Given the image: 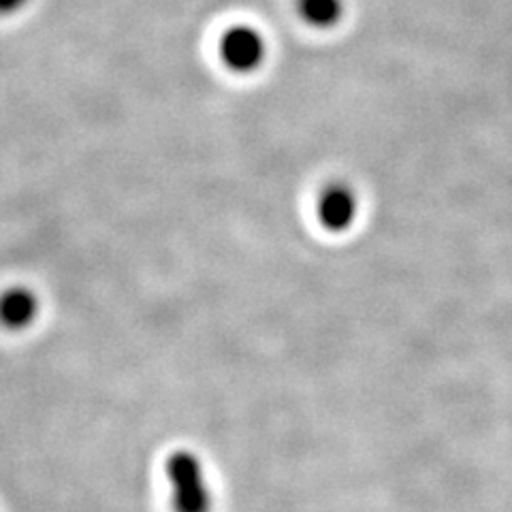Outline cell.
I'll list each match as a JSON object with an SVG mask.
<instances>
[{"label":"cell","mask_w":512,"mask_h":512,"mask_svg":"<svg viewBox=\"0 0 512 512\" xmlns=\"http://www.w3.org/2000/svg\"><path fill=\"white\" fill-rule=\"evenodd\" d=\"M173 512H212V489L201 461L190 451H175L165 463Z\"/></svg>","instance_id":"obj_1"},{"label":"cell","mask_w":512,"mask_h":512,"mask_svg":"<svg viewBox=\"0 0 512 512\" xmlns=\"http://www.w3.org/2000/svg\"><path fill=\"white\" fill-rule=\"evenodd\" d=\"M220 58L235 73H252L267 56L263 35L252 26H231L220 39Z\"/></svg>","instance_id":"obj_2"},{"label":"cell","mask_w":512,"mask_h":512,"mask_svg":"<svg viewBox=\"0 0 512 512\" xmlns=\"http://www.w3.org/2000/svg\"><path fill=\"white\" fill-rule=\"evenodd\" d=\"M359 216V197L352 186L331 182L323 186L316 199V218L329 233H344Z\"/></svg>","instance_id":"obj_3"},{"label":"cell","mask_w":512,"mask_h":512,"mask_svg":"<svg viewBox=\"0 0 512 512\" xmlns=\"http://www.w3.org/2000/svg\"><path fill=\"white\" fill-rule=\"evenodd\" d=\"M41 310L37 293L26 286H13L0 295V325L9 331H24L35 323Z\"/></svg>","instance_id":"obj_4"},{"label":"cell","mask_w":512,"mask_h":512,"mask_svg":"<svg viewBox=\"0 0 512 512\" xmlns=\"http://www.w3.org/2000/svg\"><path fill=\"white\" fill-rule=\"evenodd\" d=\"M299 18L312 28L329 30L344 18V0H297Z\"/></svg>","instance_id":"obj_5"},{"label":"cell","mask_w":512,"mask_h":512,"mask_svg":"<svg viewBox=\"0 0 512 512\" xmlns=\"http://www.w3.org/2000/svg\"><path fill=\"white\" fill-rule=\"evenodd\" d=\"M28 0H0V15H11L15 11H20Z\"/></svg>","instance_id":"obj_6"}]
</instances>
